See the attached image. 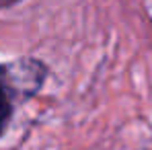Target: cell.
Masks as SVG:
<instances>
[{
    "mask_svg": "<svg viewBox=\"0 0 152 150\" xmlns=\"http://www.w3.org/2000/svg\"><path fill=\"white\" fill-rule=\"evenodd\" d=\"M48 76V68L39 60L23 58L0 66V136L8 127L15 101L35 95Z\"/></svg>",
    "mask_w": 152,
    "mask_h": 150,
    "instance_id": "1",
    "label": "cell"
},
{
    "mask_svg": "<svg viewBox=\"0 0 152 150\" xmlns=\"http://www.w3.org/2000/svg\"><path fill=\"white\" fill-rule=\"evenodd\" d=\"M0 2H4V4H10V2H17V0H0Z\"/></svg>",
    "mask_w": 152,
    "mask_h": 150,
    "instance_id": "2",
    "label": "cell"
}]
</instances>
